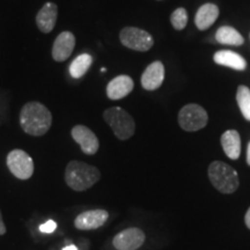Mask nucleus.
I'll return each mask as SVG.
<instances>
[{
  "label": "nucleus",
  "mask_w": 250,
  "mask_h": 250,
  "mask_svg": "<svg viewBox=\"0 0 250 250\" xmlns=\"http://www.w3.org/2000/svg\"><path fill=\"white\" fill-rule=\"evenodd\" d=\"M52 115L48 108L37 101L28 102L20 112V125L27 134L44 136L51 127Z\"/></svg>",
  "instance_id": "1"
},
{
  "label": "nucleus",
  "mask_w": 250,
  "mask_h": 250,
  "mask_svg": "<svg viewBox=\"0 0 250 250\" xmlns=\"http://www.w3.org/2000/svg\"><path fill=\"white\" fill-rule=\"evenodd\" d=\"M101 179L96 167L83 161L68 162L65 169V182L74 191H86Z\"/></svg>",
  "instance_id": "2"
},
{
  "label": "nucleus",
  "mask_w": 250,
  "mask_h": 250,
  "mask_svg": "<svg viewBox=\"0 0 250 250\" xmlns=\"http://www.w3.org/2000/svg\"><path fill=\"white\" fill-rule=\"evenodd\" d=\"M208 174L212 186L225 195L235 192L240 186L237 171L226 162L213 161L208 166Z\"/></svg>",
  "instance_id": "3"
},
{
  "label": "nucleus",
  "mask_w": 250,
  "mask_h": 250,
  "mask_svg": "<svg viewBox=\"0 0 250 250\" xmlns=\"http://www.w3.org/2000/svg\"><path fill=\"white\" fill-rule=\"evenodd\" d=\"M103 118L120 140L130 139L136 131L132 116L121 107H111L103 112Z\"/></svg>",
  "instance_id": "4"
},
{
  "label": "nucleus",
  "mask_w": 250,
  "mask_h": 250,
  "mask_svg": "<svg viewBox=\"0 0 250 250\" xmlns=\"http://www.w3.org/2000/svg\"><path fill=\"white\" fill-rule=\"evenodd\" d=\"M208 121V116L205 109L195 103L184 105L179 112L180 126L188 132H195L204 129Z\"/></svg>",
  "instance_id": "5"
},
{
  "label": "nucleus",
  "mask_w": 250,
  "mask_h": 250,
  "mask_svg": "<svg viewBox=\"0 0 250 250\" xmlns=\"http://www.w3.org/2000/svg\"><path fill=\"white\" fill-rule=\"evenodd\" d=\"M121 43L125 48L134 51H148L154 44L152 35L137 27H125L120 33Z\"/></svg>",
  "instance_id": "6"
},
{
  "label": "nucleus",
  "mask_w": 250,
  "mask_h": 250,
  "mask_svg": "<svg viewBox=\"0 0 250 250\" xmlns=\"http://www.w3.org/2000/svg\"><path fill=\"white\" fill-rule=\"evenodd\" d=\"M7 167L19 180H29L34 174V161L31 156L22 149H13L8 153Z\"/></svg>",
  "instance_id": "7"
},
{
  "label": "nucleus",
  "mask_w": 250,
  "mask_h": 250,
  "mask_svg": "<svg viewBox=\"0 0 250 250\" xmlns=\"http://www.w3.org/2000/svg\"><path fill=\"white\" fill-rule=\"evenodd\" d=\"M146 240L145 233L139 228L132 227L122 230L112 240V246L117 250H137Z\"/></svg>",
  "instance_id": "8"
},
{
  "label": "nucleus",
  "mask_w": 250,
  "mask_h": 250,
  "mask_svg": "<svg viewBox=\"0 0 250 250\" xmlns=\"http://www.w3.org/2000/svg\"><path fill=\"white\" fill-rule=\"evenodd\" d=\"M71 136L74 142L80 145L81 151L87 155H94L99 151L100 143L96 134L85 125H76L72 127Z\"/></svg>",
  "instance_id": "9"
},
{
  "label": "nucleus",
  "mask_w": 250,
  "mask_h": 250,
  "mask_svg": "<svg viewBox=\"0 0 250 250\" xmlns=\"http://www.w3.org/2000/svg\"><path fill=\"white\" fill-rule=\"evenodd\" d=\"M109 219L105 210H90L80 213L74 220V226L80 230H93L102 227Z\"/></svg>",
  "instance_id": "10"
},
{
  "label": "nucleus",
  "mask_w": 250,
  "mask_h": 250,
  "mask_svg": "<svg viewBox=\"0 0 250 250\" xmlns=\"http://www.w3.org/2000/svg\"><path fill=\"white\" fill-rule=\"evenodd\" d=\"M76 45V37L71 31H62L52 45V58L56 62H65L70 57Z\"/></svg>",
  "instance_id": "11"
},
{
  "label": "nucleus",
  "mask_w": 250,
  "mask_h": 250,
  "mask_svg": "<svg viewBox=\"0 0 250 250\" xmlns=\"http://www.w3.org/2000/svg\"><path fill=\"white\" fill-rule=\"evenodd\" d=\"M165 80V66L160 61L149 64L142 76V86L146 90H155Z\"/></svg>",
  "instance_id": "12"
},
{
  "label": "nucleus",
  "mask_w": 250,
  "mask_h": 250,
  "mask_svg": "<svg viewBox=\"0 0 250 250\" xmlns=\"http://www.w3.org/2000/svg\"><path fill=\"white\" fill-rule=\"evenodd\" d=\"M134 83L129 76H118L114 78L107 86V96L110 100H121L133 90Z\"/></svg>",
  "instance_id": "13"
},
{
  "label": "nucleus",
  "mask_w": 250,
  "mask_h": 250,
  "mask_svg": "<svg viewBox=\"0 0 250 250\" xmlns=\"http://www.w3.org/2000/svg\"><path fill=\"white\" fill-rule=\"evenodd\" d=\"M58 7L54 2H46L36 15V24L39 29L44 34H49L54 30L57 22Z\"/></svg>",
  "instance_id": "14"
},
{
  "label": "nucleus",
  "mask_w": 250,
  "mask_h": 250,
  "mask_svg": "<svg viewBox=\"0 0 250 250\" xmlns=\"http://www.w3.org/2000/svg\"><path fill=\"white\" fill-rule=\"evenodd\" d=\"M215 64L226 66L236 71H245L247 68V61L241 55L230 50H220L217 51L213 56Z\"/></svg>",
  "instance_id": "15"
},
{
  "label": "nucleus",
  "mask_w": 250,
  "mask_h": 250,
  "mask_svg": "<svg viewBox=\"0 0 250 250\" xmlns=\"http://www.w3.org/2000/svg\"><path fill=\"white\" fill-rule=\"evenodd\" d=\"M219 17V7L217 5L211 4H204L197 11L195 17V23L196 27L199 30H206L208 29L212 24H213Z\"/></svg>",
  "instance_id": "16"
},
{
  "label": "nucleus",
  "mask_w": 250,
  "mask_h": 250,
  "mask_svg": "<svg viewBox=\"0 0 250 250\" xmlns=\"http://www.w3.org/2000/svg\"><path fill=\"white\" fill-rule=\"evenodd\" d=\"M224 152L232 160H237L241 154V138L236 130H227L220 138Z\"/></svg>",
  "instance_id": "17"
},
{
  "label": "nucleus",
  "mask_w": 250,
  "mask_h": 250,
  "mask_svg": "<svg viewBox=\"0 0 250 250\" xmlns=\"http://www.w3.org/2000/svg\"><path fill=\"white\" fill-rule=\"evenodd\" d=\"M215 41L220 44L239 46L245 43V39L235 28L230 26L220 27L215 33Z\"/></svg>",
  "instance_id": "18"
},
{
  "label": "nucleus",
  "mask_w": 250,
  "mask_h": 250,
  "mask_svg": "<svg viewBox=\"0 0 250 250\" xmlns=\"http://www.w3.org/2000/svg\"><path fill=\"white\" fill-rule=\"evenodd\" d=\"M93 64V57L88 54H81L71 62L70 68V74L74 79H80L87 73V71L89 70V67Z\"/></svg>",
  "instance_id": "19"
},
{
  "label": "nucleus",
  "mask_w": 250,
  "mask_h": 250,
  "mask_svg": "<svg viewBox=\"0 0 250 250\" xmlns=\"http://www.w3.org/2000/svg\"><path fill=\"white\" fill-rule=\"evenodd\" d=\"M236 102L243 117L250 122V89L245 85L237 87Z\"/></svg>",
  "instance_id": "20"
},
{
  "label": "nucleus",
  "mask_w": 250,
  "mask_h": 250,
  "mask_svg": "<svg viewBox=\"0 0 250 250\" xmlns=\"http://www.w3.org/2000/svg\"><path fill=\"white\" fill-rule=\"evenodd\" d=\"M170 22L174 29L183 30L188 24V12L186 8L179 7L175 9L170 15Z\"/></svg>",
  "instance_id": "21"
},
{
  "label": "nucleus",
  "mask_w": 250,
  "mask_h": 250,
  "mask_svg": "<svg viewBox=\"0 0 250 250\" xmlns=\"http://www.w3.org/2000/svg\"><path fill=\"white\" fill-rule=\"evenodd\" d=\"M57 228V224L54 220H49L46 223L42 224L40 226V232L41 233H52L55 232V229Z\"/></svg>",
  "instance_id": "22"
},
{
  "label": "nucleus",
  "mask_w": 250,
  "mask_h": 250,
  "mask_svg": "<svg viewBox=\"0 0 250 250\" xmlns=\"http://www.w3.org/2000/svg\"><path fill=\"white\" fill-rule=\"evenodd\" d=\"M5 233H6V226L4 224V220H2L1 211H0V235H4Z\"/></svg>",
  "instance_id": "23"
},
{
  "label": "nucleus",
  "mask_w": 250,
  "mask_h": 250,
  "mask_svg": "<svg viewBox=\"0 0 250 250\" xmlns=\"http://www.w3.org/2000/svg\"><path fill=\"white\" fill-rule=\"evenodd\" d=\"M245 223H246V226L250 229V208H248V211H247V213L245 215Z\"/></svg>",
  "instance_id": "24"
},
{
  "label": "nucleus",
  "mask_w": 250,
  "mask_h": 250,
  "mask_svg": "<svg viewBox=\"0 0 250 250\" xmlns=\"http://www.w3.org/2000/svg\"><path fill=\"white\" fill-rule=\"evenodd\" d=\"M247 164L250 166V142L248 143V148H247Z\"/></svg>",
  "instance_id": "25"
},
{
  "label": "nucleus",
  "mask_w": 250,
  "mask_h": 250,
  "mask_svg": "<svg viewBox=\"0 0 250 250\" xmlns=\"http://www.w3.org/2000/svg\"><path fill=\"white\" fill-rule=\"evenodd\" d=\"M62 250H78V248H77L76 246H73V245H68L66 247H64V248H62Z\"/></svg>",
  "instance_id": "26"
}]
</instances>
